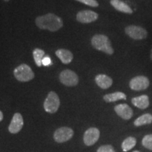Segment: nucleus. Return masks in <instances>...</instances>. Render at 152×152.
<instances>
[{
	"mask_svg": "<svg viewBox=\"0 0 152 152\" xmlns=\"http://www.w3.org/2000/svg\"><path fill=\"white\" fill-rule=\"evenodd\" d=\"M35 23L40 29L55 32L62 28L63 20L56 15L49 13L44 16H38L35 19Z\"/></svg>",
	"mask_w": 152,
	"mask_h": 152,
	"instance_id": "f257e3e1",
	"label": "nucleus"
},
{
	"mask_svg": "<svg viewBox=\"0 0 152 152\" xmlns=\"http://www.w3.org/2000/svg\"><path fill=\"white\" fill-rule=\"evenodd\" d=\"M91 43L92 47L96 50L101 51L109 55H112L114 53L111 40L106 35H101V34L95 35L91 39Z\"/></svg>",
	"mask_w": 152,
	"mask_h": 152,
	"instance_id": "f03ea898",
	"label": "nucleus"
},
{
	"mask_svg": "<svg viewBox=\"0 0 152 152\" xmlns=\"http://www.w3.org/2000/svg\"><path fill=\"white\" fill-rule=\"evenodd\" d=\"M14 75L17 80L20 82H28L35 77L31 68L27 64H21L16 67L14 71Z\"/></svg>",
	"mask_w": 152,
	"mask_h": 152,
	"instance_id": "7ed1b4c3",
	"label": "nucleus"
},
{
	"mask_svg": "<svg viewBox=\"0 0 152 152\" xmlns=\"http://www.w3.org/2000/svg\"><path fill=\"white\" fill-rule=\"evenodd\" d=\"M60 106V99L56 92H50L47 95L44 102V108L46 112L49 113H54L58 111Z\"/></svg>",
	"mask_w": 152,
	"mask_h": 152,
	"instance_id": "20e7f679",
	"label": "nucleus"
},
{
	"mask_svg": "<svg viewBox=\"0 0 152 152\" xmlns=\"http://www.w3.org/2000/svg\"><path fill=\"white\" fill-rule=\"evenodd\" d=\"M125 32L127 35L135 40H142L146 39L148 35L147 30L141 26H134V25L127 26L125 28Z\"/></svg>",
	"mask_w": 152,
	"mask_h": 152,
	"instance_id": "39448f33",
	"label": "nucleus"
},
{
	"mask_svg": "<svg viewBox=\"0 0 152 152\" xmlns=\"http://www.w3.org/2000/svg\"><path fill=\"white\" fill-rule=\"evenodd\" d=\"M150 81L149 78L144 75H138L130 80L129 86L134 91H142L147 90L149 87Z\"/></svg>",
	"mask_w": 152,
	"mask_h": 152,
	"instance_id": "423d86ee",
	"label": "nucleus"
},
{
	"mask_svg": "<svg viewBox=\"0 0 152 152\" xmlns=\"http://www.w3.org/2000/svg\"><path fill=\"white\" fill-rule=\"evenodd\" d=\"M59 79L63 85L68 87L75 86L78 84V76L71 70H65L60 73Z\"/></svg>",
	"mask_w": 152,
	"mask_h": 152,
	"instance_id": "0eeeda50",
	"label": "nucleus"
},
{
	"mask_svg": "<svg viewBox=\"0 0 152 152\" xmlns=\"http://www.w3.org/2000/svg\"><path fill=\"white\" fill-rule=\"evenodd\" d=\"M73 130L68 127H62L55 131L54 134V140L58 143H63L68 141L73 137Z\"/></svg>",
	"mask_w": 152,
	"mask_h": 152,
	"instance_id": "6e6552de",
	"label": "nucleus"
},
{
	"mask_svg": "<svg viewBox=\"0 0 152 152\" xmlns=\"http://www.w3.org/2000/svg\"><path fill=\"white\" fill-rule=\"evenodd\" d=\"M99 18L97 13L91 10L80 11L76 15V18L77 21L82 23H90L94 22Z\"/></svg>",
	"mask_w": 152,
	"mask_h": 152,
	"instance_id": "1a4fd4ad",
	"label": "nucleus"
},
{
	"mask_svg": "<svg viewBox=\"0 0 152 152\" xmlns=\"http://www.w3.org/2000/svg\"><path fill=\"white\" fill-rule=\"evenodd\" d=\"M100 137V132L99 129L96 128H90L85 131L83 140L87 146H92L94 144Z\"/></svg>",
	"mask_w": 152,
	"mask_h": 152,
	"instance_id": "9d476101",
	"label": "nucleus"
},
{
	"mask_svg": "<svg viewBox=\"0 0 152 152\" xmlns=\"http://www.w3.org/2000/svg\"><path fill=\"white\" fill-rule=\"evenodd\" d=\"M23 126V118L21 114L16 113L14 115L9 126V131L12 134H16L21 130Z\"/></svg>",
	"mask_w": 152,
	"mask_h": 152,
	"instance_id": "9b49d317",
	"label": "nucleus"
},
{
	"mask_svg": "<svg viewBox=\"0 0 152 152\" xmlns=\"http://www.w3.org/2000/svg\"><path fill=\"white\" fill-rule=\"evenodd\" d=\"M115 112L118 116L124 120H130L133 116V110L126 104H121L114 107Z\"/></svg>",
	"mask_w": 152,
	"mask_h": 152,
	"instance_id": "f8f14e48",
	"label": "nucleus"
},
{
	"mask_svg": "<svg viewBox=\"0 0 152 152\" xmlns=\"http://www.w3.org/2000/svg\"><path fill=\"white\" fill-rule=\"evenodd\" d=\"M95 82L100 88L106 90L113 84V80L109 76L104 74H99L95 77Z\"/></svg>",
	"mask_w": 152,
	"mask_h": 152,
	"instance_id": "ddd939ff",
	"label": "nucleus"
},
{
	"mask_svg": "<svg viewBox=\"0 0 152 152\" xmlns=\"http://www.w3.org/2000/svg\"><path fill=\"white\" fill-rule=\"evenodd\" d=\"M131 102H132V104L134 106L142 110L146 109L147 108L149 107L150 104L149 96L145 94L132 98Z\"/></svg>",
	"mask_w": 152,
	"mask_h": 152,
	"instance_id": "4468645a",
	"label": "nucleus"
},
{
	"mask_svg": "<svg viewBox=\"0 0 152 152\" xmlns=\"http://www.w3.org/2000/svg\"><path fill=\"white\" fill-rule=\"evenodd\" d=\"M110 3L112 7H114L117 11L128 14H132L133 13L132 9L127 4L121 0H111Z\"/></svg>",
	"mask_w": 152,
	"mask_h": 152,
	"instance_id": "2eb2a0df",
	"label": "nucleus"
},
{
	"mask_svg": "<svg viewBox=\"0 0 152 152\" xmlns=\"http://www.w3.org/2000/svg\"><path fill=\"white\" fill-rule=\"evenodd\" d=\"M56 55L64 64H70L73 58V55L72 52L66 49H59L56 50Z\"/></svg>",
	"mask_w": 152,
	"mask_h": 152,
	"instance_id": "dca6fc26",
	"label": "nucleus"
},
{
	"mask_svg": "<svg viewBox=\"0 0 152 152\" xmlns=\"http://www.w3.org/2000/svg\"><path fill=\"white\" fill-rule=\"evenodd\" d=\"M103 99L107 103H111V102H115L119 100H126L127 96L123 92H115L104 95Z\"/></svg>",
	"mask_w": 152,
	"mask_h": 152,
	"instance_id": "f3484780",
	"label": "nucleus"
},
{
	"mask_svg": "<svg viewBox=\"0 0 152 152\" xmlns=\"http://www.w3.org/2000/svg\"><path fill=\"white\" fill-rule=\"evenodd\" d=\"M152 123V115L150 113H144L138 117L134 122V126L140 127L142 125L151 124Z\"/></svg>",
	"mask_w": 152,
	"mask_h": 152,
	"instance_id": "a211bd4d",
	"label": "nucleus"
},
{
	"mask_svg": "<svg viewBox=\"0 0 152 152\" xmlns=\"http://www.w3.org/2000/svg\"><path fill=\"white\" fill-rule=\"evenodd\" d=\"M136 143L137 140L135 138L133 137H128V138L125 139L124 141L123 142L122 145H121L123 151L125 152L130 151L132 148L135 147Z\"/></svg>",
	"mask_w": 152,
	"mask_h": 152,
	"instance_id": "6ab92c4d",
	"label": "nucleus"
},
{
	"mask_svg": "<svg viewBox=\"0 0 152 152\" xmlns=\"http://www.w3.org/2000/svg\"><path fill=\"white\" fill-rule=\"evenodd\" d=\"M45 52L40 49H35L33 51V57L35 62L38 67L42 66V60L45 58Z\"/></svg>",
	"mask_w": 152,
	"mask_h": 152,
	"instance_id": "aec40b11",
	"label": "nucleus"
},
{
	"mask_svg": "<svg viewBox=\"0 0 152 152\" xmlns=\"http://www.w3.org/2000/svg\"><path fill=\"white\" fill-rule=\"evenodd\" d=\"M142 144L146 149L152 151V134H147L144 136L142 139Z\"/></svg>",
	"mask_w": 152,
	"mask_h": 152,
	"instance_id": "412c9836",
	"label": "nucleus"
},
{
	"mask_svg": "<svg viewBox=\"0 0 152 152\" xmlns=\"http://www.w3.org/2000/svg\"><path fill=\"white\" fill-rule=\"evenodd\" d=\"M76 1H79L85 4L90 6L92 7H99V3L96 0H76Z\"/></svg>",
	"mask_w": 152,
	"mask_h": 152,
	"instance_id": "4be33fe9",
	"label": "nucleus"
},
{
	"mask_svg": "<svg viewBox=\"0 0 152 152\" xmlns=\"http://www.w3.org/2000/svg\"><path fill=\"white\" fill-rule=\"evenodd\" d=\"M96 152H115V151L111 145H103L99 148Z\"/></svg>",
	"mask_w": 152,
	"mask_h": 152,
	"instance_id": "5701e85b",
	"label": "nucleus"
},
{
	"mask_svg": "<svg viewBox=\"0 0 152 152\" xmlns=\"http://www.w3.org/2000/svg\"><path fill=\"white\" fill-rule=\"evenodd\" d=\"M50 64H52V61H51L50 58L49 56H45V58L42 60V65L47 66H49Z\"/></svg>",
	"mask_w": 152,
	"mask_h": 152,
	"instance_id": "b1692460",
	"label": "nucleus"
},
{
	"mask_svg": "<svg viewBox=\"0 0 152 152\" xmlns=\"http://www.w3.org/2000/svg\"><path fill=\"white\" fill-rule=\"evenodd\" d=\"M4 118V115H3V113L0 111V122H1V121H2Z\"/></svg>",
	"mask_w": 152,
	"mask_h": 152,
	"instance_id": "393cba45",
	"label": "nucleus"
},
{
	"mask_svg": "<svg viewBox=\"0 0 152 152\" xmlns=\"http://www.w3.org/2000/svg\"><path fill=\"white\" fill-rule=\"evenodd\" d=\"M150 58H151V60L152 61V48L151 49V52H150Z\"/></svg>",
	"mask_w": 152,
	"mask_h": 152,
	"instance_id": "a878e982",
	"label": "nucleus"
},
{
	"mask_svg": "<svg viewBox=\"0 0 152 152\" xmlns=\"http://www.w3.org/2000/svg\"><path fill=\"white\" fill-rule=\"evenodd\" d=\"M132 152H140V151H132Z\"/></svg>",
	"mask_w": 152,
	"mask_h": 152,
	"instance_id": "bb28decb",
	"label": "nucleus"
},
{
	"mask_svg": "<svg viewBox=\"0 0 152 152\" xmlns=\"http://www.w3.org/2000/svg\"><path fill=\"white\" fill-rule=\"evenodd\" d=\"M4 1H9V0H4Z\"/></svg>",
	"mask_w": 152,
	"mask_h": 152,
	"instance_id": "cd10ccee",
	"label": "nucleus"
}]
</instances>
